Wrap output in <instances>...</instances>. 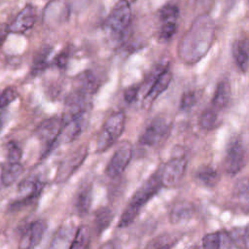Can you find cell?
Returning a JSON list of instances; mask_svg holds the SVG:
<instances>
[{
	"label": "cell",
	"mask_w": 249,
	"mask_h": 249,
	"mask_svg": "<svg viewBox=\"0 0 249 249\" xmlns=\"http://www.w3.org/2000/svg\"><path fill=\"white\" fill-rule=\"evenodd\" d=\"M139 93V87L137 86H132L127 88L124 92V98L126 103H133L138 96Z\"/></svg>",
	"instance_id": "cell-37"
},
{
	"label": "cell",
	"mask_w": 249,
	"mask_h": 249,
	"mask_svg": "<svg viewBox=\"0 0 249 249\" xmlns=\"http://www.w3.org/2000/svg\"><path fill=\"white\" fill-rule=\"evenodd\" d=\"M188 165L187 158L182 155H176L171 158L165 165L160 169V182L162 187H175L185 176Z\"/></svg>",
	"instance_id": "cell-5"
},
{
	"label": "cell",
	"mask_w": 249,
	"mask_h": 249,
	"mask_svg": "<svg viewBox=\"0 0 249 249\" xmlns=\"http://www.w3.org/2000/svg\"><path fill=\"white\" fill-rule=\"evenodd\" d=\"M218 111L215 110L213 107L204 109L199 118H198V124L204 130H212L217 125L218 123Z\"/></svg>",
	"instance_id": "cell-26"
},
{
	"label": "cell",
	"mask_w": 249,
	"mask_h": 249,
	"mask_svg": "<svg viewBox=\"0 0 249 249\" xmlns=\"http://www.w3.org/2000/svg\"><path fill=\"white\" fill-rule=\"evenodd\" d=\"M114 218L113 211L106 206L98 208L94 213V229L97 233H102L110 226Z\"/></svg>",
	"instance_id": "cell-24"
},
{
	"label": "cell",
	"mask_w": 249,
	"mask_h": 249,
	"mask_svg": "<svg viewBox=\"0 0 249 249\" xmlns=\"http://www.w3.org/2000/svg\"><path fill=\"white\" fill-rule=\"evenodd\" d=\"M124 1H125V2H127L128 4H130V3H132V2H134V1H136V0H124Z\"/></svg>",
	"instance_id": "cell-43"
},
{
	"label": "cell",
	"mask_w": 249,
	"mask_h": 249,
	"mask_svg": "<svg viewBox=\"0 0 249 249\" xmlns=\"http://www.w3.org/2000/svg\"><path fill=\"white\" fill-rule=\"evenodd\" d=\"M74 90L91 96L97 90L99 82L97 77L90 70H86L78 74L74 79Z\"/></svg>",
	"instance_id": "cell-18"
},
{
	"label": "cell",
	"mask_w": 249,
	"mask_h": 249,
	"mask_svg": "<svg viewBox=\"0 0 249 249\" xmlns=\"http://www.w3.org/2000/svg\"><path fill=\"white\" fill-rule=\"evenodd\" d=\"M43 186L44 183L39 179L29 177L22 180L18 185V197L9 205V209L18 211L32 203L39 196Z\"/></svg>",
	"instance_id": "cell-9"
},
{
	"label": "cell",
	"mask_w": 249,
	"mask_h": 249,
	"mask_svg": "<svg viewBox=\"0 0 249 249\" xmlns=\"http://www.w3.org/2000/svg\"><path fill=\"white\" fill-rule=\"evenodd\" d=\"M130 20L131 10L129 4L124 0H120L109 13L104 25L110 32L121 34L128 27Z\"/></svg>",
	"instance_id": "cell-7"
},
{
	"label": "cell",
	"mask_w": 249,
	"mask_h": 249,
	"mask_svg": "<svg viewBox=\"0 0 249 249\" xmlns=\"http://www.w3.org/2000/svg\"><path fill=\"white\" fill-rule=\"evenodd\" d=\"M68 56H69V53L64 51V52H61L55 58V63L56 65L59 67V68H64L67 64V61H68Z\"/></svg>",
	"instance_id": "cell-38"
},
{
	"label": "cell",
	"mask_w": 249,
	"mask_h": 249,
	"mask_svg": "<svg viewBox=\"0 0 249 249\" xmlns=\"http://www.w3.org/2000/svg\"><path fill=\"white\" fill-rule=\"evenodd\" d=\"M18 96L17 89L14 87L6 88L2 92H0V107L4 108L10 103H12Z\"/></svg>",
	"instance_id": "cell-36"
},
{
	"label": "cell",
	"mask_w": 249,
	"mask_h": 249,
	"mask_svg": "<svg viewBox=\"0 0 249 249\" xmlns=\"http://www.w3.org/2000/svg\"><path fill=\"white\" fill-rule=\"evenodd\" d=\"M232 244L239 249H249V229H234L228 232Z\"/></svg>",
	"instance_id": "cell-28"
},
{
	"label": "cell",
	"mask_w": 249,
	"mask_h": 249,
	"mask_svg": "<svg viewBox=\"0 0 249 249\" xmlns=\"http://www.w3.org/2000/svg\"><path fill=\"white\" fill-rule=\"evenodd\" d=\"M2 127H3V123H2V120L0 119V132L2 130Z\"/></svg>",
	"instance_id": "cell-42"
},
{
	"label": "cell",
	"mask_w": 249,
	"mask_h": 249,
	"mask_svg": "<svg viewBox=\"0 0 249 249\" xmlns=\"http://www.w3.org/2000/svg\"><path fill=\"white\" fill-rule=\"evenodd\" d=\"M230 97H231V86L227 80H223L216 87V89L214 91L212 101H211V105H212L211 107H213L217 111L224 109L228 105L230 101Z\"/></svg>",
	"instance_id": "cell-21"
},
{
	"label": "cell",
	"mask_w": 249,
	"mask_h": 249,
	"mask_svg": "<svg viewBox=\"0 0 249 249\" xmlns=\"http://www.w3.org/2000/svg\"><path fill=\"white\" fill-rule=\"evenodd\" d=\"M51 51H52L51 48L45 47L37 52V53L33 58L32 67H31V73L33 75L40 74L41 72L44 71V69L48 64V58L51 53Z\"/></svg>",
	"instance_id": "cell-27"
},
{
	"label": "cell",
	"mask_w": 249,
	"mask_h": 249,
	"mask_svg": "<svg viewBox=\"0 0 249 249\" xmlns=\"http://www.w3.org/2000/svg\"><path fill=\"white\" fill-rule=\"evenodd\" d=\"M23 173V166L19 162H8L2 167L0 180L4 186H10Z\"/></svg>",
	"instance_id": "cell-23"
},
{
	"label": "cell",
	"mask_w": 249,
	"mask_h": 249,
	"mask_svg": "<svg viewBox=\"0 0 249 249\" xmlns=\"http://www.w3.org/2000/svg\"><path fill=\"white\" fill-rule=\"evenodd\" d=\"M37 18V13L34 6L27 4L24 8L16 16L13 22L9 25L10 32L21 34L29 30L35 23Z\"/></svg>",
	"instance_id": "cell-15"
},
{
	"label": "cell",
	"mask_w": 249,
	"mask_h": 249,
	"mask_svg": "<svg viewBox=\"0 0 249 249\" xmlns=\"http://www.w3.org/2000/svg\"><path fill=\"white\" fill-rule=\"evenodd\" d=\"M98 249H118V244L116 240H109L103 243Z\"/></svg>",
	"instance_id": "cell-40"
},
{
	"label": "cell",
	"mask_w": 249,
	"mask_h": 249,
	"mask_svg": "<svg viewBox=\"0 0 249 249\" xmlns=\"http://www.w3.org/2000/svg\"><path fill=\"white\" fill-rule=\"evenodd\" d=\"M90 230L88 226L83 225L76 231L74 240L70 249H89Z\"/></svg>",
	"instance_id": "cell-25"
},
{
	"label": "cell",
	"mask_w": 249,
	"mask_h": 249,
	"mask_svg": "<svg viewBox=\"0 0 249 249\" xmlns=\"http://www.w3.org/2000/svg\"><path fill=\"white\" fill-rule=\"evenodd\" d=\"M132 154L133 149L131 143L128 141H123L107 163L105 169L106 175L112 179L120 177L130 162Z\"/></svg>",
	"instance_id": "cell-8"
},
{
	"label": "cell",
	"mask_w": 249,
	"mask_h": 249,
	"mask_svg": "<svg viewBox=\"0 0 249 249\" xmlns=\"http://www.w3.org/2000/svg\"><path fill=\"white\" fill-rule=\"evenodd\" d=\"M214 35L213 19L207 15L197 18L181 38L178 47L180 58L189 64L200 60L210 49Z\"/></svg>",
	"instance_id": "cell-1"
},
{
	"label": "cell",
	"mask_w": 249,
	"mask_h": 249,
	"mask_svg": "<svg viewBox=\"0 0 249 249\" xmlns=\"http://www.w3.org/2000/svg\"><path fill=\"white\" fill-rule=\"evenodd\" d=\"M92 202V185L89 182H85L77 189L73 197V208L76 214L80 217L86 216Z\"/></svg>",
	"instance_id": "cell-16"
},
{
	"label": "cell",
	"mask_w": 249,
	"mask_h": 249,
	"mask_svg": "<svg viewBox=\"0 0 249 249\" xmlns=\"http://www.w3.org/2000/svg\"><path fill=\"white\" fill-rule=\"evenodd\" d=\"M245 164V149L241 139L235 136L227 145L223 166L227 174H237Z\"/></svg>",
	"instance_id": "cell-6"
},
{
	"label": "cell",
	"mask_w": 249,
	"mask_h": 249,
	"mask_svg": "<svg viewBox=\"0 0 249 249\" xmlns=\"http://www.w3.org/2000/svg\"><path fill=\"white\" fill-rule=\"evenodd\" d=\"M0 109H1V107H0Z\"/></svg>",
	"instance_id": "cell-44"
},
{
	"label": "cell",
	"mask_w": 249,
	"mask_h": 249,
	"mask_svg": "<svg viewBox=\"0 0 249 249\" xmlns=\"http://www.w3.org/2000/svg\"><path fill=\"white\" fill-rule=\"evenodd\" d=\"M47 223L44 220H37L30 223L24 228L19 241L18 249H34L37 247L46 232Z\"/></svg>",
	"instance_id": "cell-13"
},
{
	"label": "cell",
	"mask_w": 249,
	"mask_h": 249,
	"mask_svg": "<svg viewBox=\"0 0 249 249\" xmlns=\"http://www.w3.org/2000/svg\"><path fill=\"white\" fill-rule=\"evenodd\" d=\"M62 119L52 117L44 120L36 128V134L45 147V152H49L54 142L59 138L62 129Z\"/></svg>",
	"instance_id": "cell-11"
},
{
	"label": "cell",
	"mask_w": 249,
	"mask_h": 249,
	"mask_svg": "<svg viewBox=\"0 0 249 249\" xmlns=\"http://www.w3.org/2000/svg\"><path fill=\"white\" fill-rule=\"evenodd\" d=\"M172 80V74L168 69L161 70L152 82L150 89L147 90L142 100V107L149 108L155 100L169 87Z\"/></svg>",
	"instance_id": "cell-14"
},
{
	"label": "cell",
	"mask_w": 249,
	"mask_h": 249,
	"mask_svg": "<svg viewBox=\"0 0 249 249\" xmlns=\"http://www.w3.org/2000/svg\"><path fill=\"white\" fill-rule=\"evenodd\" d=\"M191 249H200V246H199V245H195V246H193Z\"/></svg>",
	"instance_id": "cell-41"
},
{
	"label": "cell",
	"mask_w": 249,
	"mask_h": 249,
	"mask_svg": "<svg viewBox=\"0 0 249 249\" xmlns=\"http://www.w3.org/2000/svg\"><path fill=\"white\" fill-rule=\"evenodd\" d=\"M125 125V115L122 111L111 114L104 122L96 139V152L108 150L122 135Z\"/></svg>",
	"instance_id": "cell-3"
},
{
	"label": "cell",
	"mask_w": 249,
	"mask_h": 249,
	"mask_svg": "<svg viewBox=\"0 0 249 249\" xmlns=\"http://www.w3.org/2000/svg\"><path fill=\"white\" fill-rule=\"evenodd\" d=\"M177 30V24L176 21H167V22H162V25L160 30V39L161 41H169L174 34L176 33Z\"/></svg>",
	"instance_id": "cell-34"
},
{
	"label": "cell",
	"mask_w": 249,
	"mask_h": 249,
	"mask_svg": "<svg viewBox=\"0 0 249 249\" xmlns=\"http://www.w3.org/2000/svg\"><path fill=\"white\" fill-rule=\"evenodd\" d=\"M171 129V123L163 118L157 117L153 119L140 134L139 143L143 146H156L160 144L168 137Z\"/></svg>",
	"instance_id": "cell-4"
},
{
	"label": "cell",
	"mask_w": 249,
	"mask_h": 249,
	"mask_svg": "<svg viewBox=\"0 0 249 249\" xmlns=\"http://www.w3.org/2000/svg\"><path fill=\"white\" fill-rule=\"evenodd\" d=\"M234 196L239 200L249 204V178L238 181L234 188Z\"/></svg>",
	"instance_id": "cell-32"
},
{
	"label": "cell",
	"mask_w": 249,
	"mask_h": 249,
	"mask_svg": "<svg viewBox=\"0 0 249 249\" xmlns=\"http://www.w3.org/2000/svg\"><path fill=\"white\" fill-rule=\"evenodd\" d=\"M10 33L9 30V25L6 23H1L0 22V48L3 46L8 34Z\"/></svg>",
	"instance_id": "cell-39"
},
{
	"label": "cell",
	"mask_w": 249,
	"mask_h": 249,
	"mask_svg": "<svg viewBox=\"0 0 249 249\" xmlns=\"http://www.w3.org/2000/svg\"><path fill=\"white\" fill-rule=\"evenodd\" d=\"M195 177L197 183L200 185L207 188H212L218 183L220 176L216 168L211 165H204L197 169Z\"/></svg>",
	"instance_id": "cell-22"
},
{
	"label": "cell",
	"mask_w": 249,
	"mask_h": 249,
	"mask_svg": "<svg viewBox=\"0 0 249 249\" xmlns=\"http://www.w3.org/2000/svg\"><path fill=\"white\" fill-rule=\"evenodd\" d=\"M22 152L17 142L11 141L7 143V159L8 162H19Z\"/></svg>",
	"instance_id": "cell-35"
},
{
	"label": "cell",
	"mask_w": 249,
	"mask_h": 249,
	"mask_svg": "<svg viewBox=\"0 0 249 249\" xmlns=\"http://www.w3.org/2000/svg\"><path fill=\"white\" fill-rule=\"evenodd\" d=\"M89 112H86L70 119L62 120L63 125L59 135L60 141L65 144L75 141L87 127L89 123Z\"/></svg>",
	"instance_id": "cell-12"
},
{
	"label": "cell",
	"mask_w": 249,
	"mask_h": 249,
	"mask_svg": "<svg viewBox=\"0 0 249 249\" xmlns=\"http://www.w3.org/2000/svg\"><path fill=\"white\" fill-rule=\"evenodd\" d=\"M197 102V94L196 91L189 90L182 94L180 100V109L182 111H189L191 110L196 103Z\"/></svg>",
	"instance_id": "cell-33"
},
{
	"label": "cell",
	"mask_w": 249,
	"mask_h": 249,
	"mask_svg": "<svg viewBox=\"0 0 249 249\" xmlns=\"http://www.w3.org/2000/svg\"><path fill=\"white\" fill-rule=\"evenodd\" d=\"M222 234L221 231L210 232L203 236L201 240L200 249H221Z\"/></svg>",
	"instance_id": "cell-29"
},
{
	"label": "cell",
	"mask_w": 249,
	"mask_h": 249,
	"mask_svg": "<svg viewBox=\"0 0 249 249\" xmlns=\"http://www.w3.org/2000/svg\"><path fill=\"white\" fill-rule=\"evenodd\" d=\"M87 155L88 147L83 145L77 148L75 151L69 153L66 157H64L57 168L54 181L57 184L67 181L84 162Z\"/></svg>",
	"instance_id": "cell-10"
},
{
	"label": "cell",
	"mask_w": 249,
	"mask_h": 249,
	"mask_svg": "<svg viewBox=\"0 0 249 249\" xmlns=\"http://www.w3.org/2000/svg\"><path fill=\"white\" fill-rule=\"evenodd\" d=\"M179 16V9L175 4H165L159 11V17L161 22L176 21Z\"/></svg>",
	"instance_id": "cell-30"
},
{
	"label": "cell",
	"mask_w": 249,
	"mask_h": 249,
	"mask_svg": "<svg viewBox=\"0 0 249 249\" xmlns=\"http://www.w3.org/2000/svg\"><path fill=\"white\" fill-rule=\"evenodd\" d=\"M196 213L195 205L186 199L176 201L169 213V220L172 224H179L188 221L194 217Z\"/></svg>",
	"instance_id": "cell-20"
},
{
	"label": "cell",
	"mask_w": 249,
	"mask_h": 249,
	"mask_svg": "<svg viewBox=\"0 0 249 249\" xmlns=\"http://www.w3.org/2000/svg\"><path fill=\"white\" fill-rule=\"evenodd\" d=\"M162 187L160 176V169L152 174L133 194L128 204L123 211L118 223L119 228L128 227L139 215L143 206L152 199Z\"/></svg>",
	"instance_id": "cell-2"
},
{
	"label": "cell",
	"mask_w": 249,
	"mask_h": 249,
	"mask_svg": "<svg viewBox=\"0 0 249 249\" xmlns=\"http://www.w3.org/2000/svg\"><path fill=\"white\" fill-rule=\"evenodd\" d=\"M75 228L69 224L61 225L54 232L47 249H70L76 234Z\"/></svg>",
	"instance_id": "cell-17"
},
{
	"label": "cell",
	"mask_w": 249,
	"mask_h": 249,
	"mask_svg": "<svg viewBox=\"0 0 249 249\" xmlns=\"http://www.w3.org/2000/svg\"><path fill=\"white\" fill-rule=\"evenodd\" d=\"M231 53L238 69L246 72L249 69V39L235 40L231 47Z\"/></svg>",
	"instance_id": "cell-19"
},
{
	"label": "cell",
	"mask_w": 249,
	"mask_h": 249,
	"mask_svg": "<svg viewBox=\"0 0 249 249\" xmlns=\"http://www.w3.org/2000/svg\"><path fill=\"white\" fill-rule=\"evenodd\" d=\"M175 242V239L169 235H160L152 239L146 249H172Z\"/></svg>",
	"instance_id": "cell-31"
}]
</instances>
